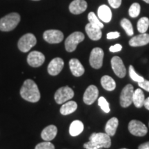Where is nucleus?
<instances>
[{"mask_svg": "<svg viewBox=\"0 0 149 149\" xmlns=\"http://www.w3.org/2000/svg\"><path fill=\"white\" fill-rule=\"evenodd\" d=\"M145 101V96L142 90L140 88L134 91L133 96V102L137 108H141L144 106Z\"/></svg>", "mask_w": 149, "mask_h": 149, "instance_id": "21", "label": "nucleus"}, {"mask_svg": "<svg viewBox=\"0 0 149 149\" xmlns=\"http://www.w3.org/2000/svg\"><path fill=\"white\" fill-rule=\"evenodd\" d=\"M44 40L49 44H58L64 40V34L58 30H48L43 35Z\"/></svg>", "mask_w": 149, "mask_h": 149, "instance_id": "10", "label": "nucleus"}, {"mask_svg": "<svg viewBox=\"0 0 149 149\" xmlns=\"http://www.w3.org/2000/svg\"><path fill=\"white\" fill-rule=\"evenodd\" d=\"M45 61V56L39 51H32L29 53L27 57V62L32 67H40L44 64Z\"/></svg>", "mask_w": 149, "mask_h": 149, "instance_id": "12", "label": "nucleus"}, {"mask_svg": "<svg viewBox=\"0 0 149 149\" xmlns=\"http://www.w3.org/2000/svg\"><path fill=\"white\" fill-rule=\"evenodd\" d=\"M134 88L132 84H127L122 89L120 95V105L126 108L133 103Z\"/></svg>", "mask_w": 149, "mask_h": 149, "instance_id": "8", "label": "nucleus"}, {"mask_svg": "<svg viewBox=\"0 0 149 149\" xmlns=\"http://www.w3.org/2000/svg\"><path fill=\"white\" fill-rule=\"evenodd\" d=\"M144 106L147 110H149V97L148 98L145 99Z\"/></svg>", "mask_w": 149, "mask_h": 149, "instance_id": "38", "label": "nucleus"}, {"mask_svg": "<svg viewBox=\"0 0 149 149\" xmlns=\"http://www.w3.org/2000/svg\"><path fill=\"white\" fill-rule=\"evenodd\" d=\"M101 84L105 90L113 91L116 88V83L113 78L109 75H104L101 79Z\"/></svg>", "mask_w": 149, "mask_h": 149, "instance_id": "25", "label": "nucleus"}, {"mask_svg": "<svg viewBox=\"0 0 149 149\" xmlns=\"http://www.w3.org/2000/svg\"><path fill=\"white\" fill-rule=\"evenodd\" d=\"M20 95L24 100L35 103L40 100V93L38 86L32 79H26L20 90Z\"/></svg>", "mask_w": 149, "mask_h": 149, "instance_id": "2", "label": "nucleus"}, {"mask_svg": "<svg viewBox=\"0 0 149 149\" xmlns=\"http://www.w3.org/2000/svg\"><path fill=\"white\" fill-rule=\"evenodd\" d=\"M20 22V15L17 13H12L0 19V31H11L14 30Z\"/></svg>", "mask_w": 149, "mask_h": 149, "instance_id": "3", "label": "nucleus"}, {"mask_svg": "<svg viewBox=\"0 0 149 149\" xmlns=\"http://www.w3.org/2000/svg\"><path fill=\"white\" fill-rule=\"evenodd\" d=\"M73 97V90L68 86H64L59 88L58 90L56 91L54 98H55V100L57 102V104H61L65 103L66 101L71 100Z\"/></svg>", "mask_w": 149, "mask_h": 149, "instance_id": "6", "label": "nucleus"}, {"mask_svg": "<svg viewBox=\"0 0 149 149\" xmlns=\"http://www.w3.org/2000/svg\"><path fill=\"white\" fill-rule=\"evenodd\" d=\"M140 5L138 3H133L129 8L128 14H129L130 17H138L139 13H140Z\"/></svg>", "mask_w": 149, "mask_h": 149, "instance_id": "29", "label": "nucleus"}, {"mask_svg": "<svg viewBox=\"0 0 149 149\" xmlns=\"http://www.w3.org/2000/svg\"><path fill=\"white\" fill-rule=\"evenodd\" d=\"M90 141L84 144L86 149L109 148L111 146V137L107 133H93L89 137Z\"/></svg>", "mask_w": 149, "mask_h": 149, "instance_id": "1", "label": "nucleus"}, {"mask_svg": "<svg viewBox=\"0 0 149 149\" xmlns=\"http://www.w3.org/2000/svg\"><path fill=\"white\" fill-rule=\"evenodd\" d=\"M121 149H127V148H121Z\"/></svg>", "mask_w": 149, "mask_h": 149, "instance_id": "41", "label": "nucleus"}, {"mask_svg": "<svg viewBox=\"0 0 149 149\" xmlns=\"http://www.w3.org/2000/svg\"><path fill=\"white\" fill-rule=\"evenodd\" d=\"M77 109V104L75 102L70 101L63 104L60 109V113L63 115H68L74 113Z\"/></svg>", "mask_w": 149, "mask_h": 149, "instance_id": "24", "label": "nucleus"}, {"mask_svg": "<svg viewBox=\"0 0 149 149\" xmlns=\"http://www.w3.org/2000/svg\"><path fill=\"white\" fill-rule=\"evenodd\" d=\"M122 49V46L120 45V44H117L114 46H112L110 47L109 50L110 51L112 52V53H116V52L120 51Z\"/></svg>", "mask_w": 149, "mask_h": 149, "instance_id": "35", "label": "nucleus"}, {"mask_svg": "<svg viewBox=\"0 0 149 149\" xmlns=\"http://www.w3.org/2000/svg\"><path fill=\"white\" fill-rule=\"evenodd\" d=\"M109 4L113 8H117L121 6L122 0H108Z\"/></svg>", "mask_w": 149, "mask_h": 149, "instance_id": "33", "label": "nucleus"}, {"mask_svg": "<svg viewBox=\"0 0 149 149\" xmlns=\"http://www.w3.org/2000/svg\"><path fill=\"white\" fill-rule=\"evenodd\" d=\"M84 130L83 123L79 120H74L71 123L69 128L70 135L72 137H75L81 134Z\"/></svg>", "mask_w": 149, "mask_h": 149, "instance_id": "23", "label": "nucleus"}, {"mask_svg": "<svg viewBox=\"0 0 149 149\" xmlns=\"http://www.w3.org/2000/svg\"><path fill=\"white\" fill-rule=\"evenodd\" d=\"M111 66L115 74L118 77L123 78L126 74V69L122 59L118 56H115L111 59Z\"/></svg>", "mask_w": 149, "mask_h": 149, "instance_id": "11", "label": "nucleus"}, {"mask_svg": "<svg viewBox=\"0 0 149 149\" xmlns=\"http://www.w3.org/2000/svg\"><path fill=\"white\" fill-rule=\"evenodd\" d=\"M149 26V19L143 17L137 22V30L140 33H146Z\"/></svg>", "mask_w": 149, "mask_h": 149, "instance_id": "26", "label": "nucleus"}, {"mask_svg": "<svg viewBox=\"0 0 149 149\" xmlns=\"http://www.w3.org/2000/svg\"><path fill=\"white\" fill-rule=\"evenodd\" d=\"M88 19L89 23L92 24V25L94 26L100 28V29H102V28H104V24L100 21V19H99L96 16V15L93 12H91L90 13L88 14Z\"/></svg>", "mask_w": 149, "mask_h": 149, "instance_id": "28", "label": "nucleus"}, {"mask_svg": "<svg viewBox=\"0 0 149 149\" xmlns=\"http://www.w3.org/2000/svg\"><path fill=\"white\" fill-rule=\"evenodd\" d=\"M149 44V34L141 33L131 38L129 41V45L133 47L145 46Z\"/></svg>", "mask_w": 149, "mask_h": 149, "instance_id": "16", "label": "nucleus"}, {"mask_svg": "<svg viewBox=\"0 0 149 149\" xmlns=\"http://www.w3.org/2000/svg\"><path fill=\"white\" fill-rule=\"evenodd\" d=\"M33 1H39V0H33Z\"/></svg>", "mask_w": 149, "mask_h": 149, "instance_id": "40", "label": "nucleus"}, {"mask_svg": "<svg viewBox=\"0 0 149 149\" xmlns=\"http://www.w3.org/2000/svg\"><path fill=\"white\" fill-rule=\"evenodd\" d=\"M35 149H55V146L50 141H46L37 144Z\"/></svg>", "mask_w": 149, "mask_h": 149, "instance_id": "32", "label": "nucleus"}, {"mask_svg": "<svg viewBox=\"0 0 149 149\" xmlns=\"http://www.w3.org/2000/svg\"><path fill=\"white\" fill-rule=\"evenodd\" d=\"M129 75L132 80H133L134 81H136V82L137 83L141 82V81H143L144 80V77L139 75V74L135 72V70L134 69L133 66H132V65H130L129 66Z\"/></svg>", "mask_w": 149, "mask_h": 149, "instance_id": "30", "label": "nucleus"}, {"mask_svg": "<svg viewBox=\"0 0 149 149\" xmlns=\"http://www.w3.org/2000/svg\"><path fill=\"white\" fill-rule=\"evenodd\" d=\"M64 66V62L60 57L52 59L48 66V72L51 75H57L61 71Z\"/></svg>", "mask_w": 149, "mask_h": 149, "instance_id": "14", "label": "nucleus"}, {"mask_svg": "<svg viewBox=\"0 0 149 149\" xmlns=\"http://www.w3.org/2000/svg\"><path fill=\"white\" fill-rule=\"evenodd\" d=\"M138 84L139 86V87H141V88H143L144 90L148 91L149 92V81L148 80H144L141 82L138 83Z\"/></svg>", "mask_w": 149, "mask_h": 149, "instance_id": "34", "label": "nucleus"}, {"mask_svg": "<svg viewBox=\"0 0 149 149\" xmlns=\"http://www.w3.org/2000/svg\"><path fill=\"white\" fill-rule=\"evenodd\" d=\"M143 1H144L147 3H149V0H143Z\"/></svg>", "mask_w": 149, "mask_h": 149, "instance_id": "39", "label": "nucleus"}, {"mask_svg": "<svg viewBox=\"0 0 149 149\" xmlns=\"http://www.w3.org/2000/svg\"><path fill=\"white\" fill-rule=\"evenodd\" d=\"M104 51L100 48H95L91 51L90 55V62L91 66L93 68L99 69L103 65V59H104Z\"/></svg>", "mask_w": 149, "mask_h": 149, "instance_id": "7", "label": "nucleus"}, {"mask_svg": "<svg viewBox=\"0 0 149 149\" xmlns=\"http://www.w3.org/2000/svg\"><path fill=\"white\" fill-rule=\"evenodd\" d=\"M98 104L100 106L101 109L106 113H108L110 112V107L109 102L106 100L104 97H100L98 100Z\"/></svg>", "mask_w": 149, "mask_h": 149, "instance_id": "31", "label": "nucleus"}, {"mask_svg": "<svg viewBox=\"0 0 149 149\" xmlns=\"http://www.w3.org/2000/svg\"><path fill=\"white\" fill-rule=\"evenodd\" d=\"M120 24L122 27L124 29V31H126V34H127L128 36H133V35L134 34L133 27L131 22H130V20H128V19L126 18H124L123 19H122Z\"/></svg>", "mask_w": 149, "mask_h": 149, "instance_id": "27", "label": "nucleus"}, {"mask_svg": "<svg viewBox=\"0 0 149 149\" xmlns=\"http://www.w3.org/2000/svg\"><path fill=\"white\" fill-rule=\"evenodd\" d=\"M128 130L132 135L138 137H143L146 135L148 128L140 121L132 120L128 124Z\"/></svg>", "mask_w": 149, "mask_h": 149, "instance_id": "9", "label": "nucleus"}, {"mask_svg": "<svg viewBox=\"0 0 149 149\" xmlns=\"http://www.w3.org/2000/svg\"><path fill=\"white\" fill-rule=\"evenodd\" d=\"M37 43V39L32 33H27L19 39L18 42V48L19 51L23 53H27L35 46Z\"/></svg>", "mask_w": 149, "mask_h": 149, "instance_id": "4", "label": "nucleus"}, {"mask_svg": "<svg viewBox=\"0 0 149 149\" xmlns=\"http://www.w3.org/2000/svg\"><path fill=\"white\" fill-rule=\"evenodd\" d=\"M148 125H149V123H148Z\"/></svg>", "mask_w": 149, "mask_h": 149, "instance_id": "42", "label": "nucleus"}, {"mask_svg": "<svg viewBox=\"0 0 149 149\" xmlns=\"http://www.w3.org/2000/svg\"><path fill=\"white\" fill-rule=\"evenodd\" d=\"M87 2L85 0H74L69 6V10L74 15H79L82 13L86 10Z\"/></svg>", "mask_w": 149, "mask_h": 149, "instance_id": "15", "label": "nucleus"}, {"mask_svg": "<svg viewBox=\"0 0 149 149\" xmlns=\"http://www.w3.org/2000/svg\"><path fill=\"white\" fill-rule=\"evenodd\" d=\"M85 30L88 37L91 40L97 41L101 39L102 33L101 29H100V28L94 26L92 24L88 23L86 26Z\"/></svg>", "mask_w": 149, "mask_h": 149, "instance_id": "18", "label": "nucleus"}, {"mask_svg": "<svg viewBox=\"0 0 149 149\" xmlns=\"http://www.w3.org/2000/svg\"><path fill=\"white\" fill-rule=\"evenodd\" d=\"M138 149H149V141H147V142L141 144L138 147Z\"/></svg>", "mask_w": 149, "mask_h": 149, "instance_id": "37", "label": "nucleus"}, {"mask_svg": "<svg viewBox=\"0 0 149 149\" xmlns=\"http://www.w3.org/2000/svg\"><path fill=\"white\" fill-rule=\"evenodd\" d=\"M119 121L116 117H112L108 121L107 125L105 126V132L110 137L113 136L116 133V130L118 126Z\"/></svg>", "mask_w": 149, "mask_h": 149, "instance_id": "22", "label": "nucleus"}, {"mask_svg": "<svg viewBox=\"0 0 149 149\" xmlns=\"http://www.w3.org/2000/svg\"><path fill=\"white\" fill-rule=\"evenodd\" d=\"M99 18L105 23H109L112 19V12L111 8L107 5H102L99 7L97 11Z\"/></svg>", "mask_w": 149, "mask_h": 149, "instance_id": "19", "label": "nucleus"}, {"mask_svg": "<svg viewBox=\"0 0 149 149\" xmlns=\"http://www.w3.org/2000/svg\"><path fill=\"white\" fill-rule=\"evenodd\" d=\"M99 95V91L95 86L91 85L86 90L84 94V102L87 105H91L97 99Z\"/></svg>", "mask_w": 149, "mask_h": 149, "instance_id": "13", "label": "nucleus"}, {"mask_svg": "<svg viewBox=\"0 0 149 149\" xmlns=\"http://www.w3.org/2000/svg\"><path fill=\"white\" fill-rule=\"evenodd\" d=\"M120 36V34L119 32H111L107 34L108 40H113V39H117Z\"/></svg>", "mask_w": 149, "mask_h": 149, "instance_id": "36", "label": "nucleus"}, {"mask_svg": "<svg viewBox=\"0 0 149 149\" xmlns=\"http://www.w3.org/2000/svg\"><path fill=\"white\" fill-rule=\"evenodd\" d=\"M70 71L75 77H80L84 73V68L77 59H71L69 61Z\"/></svg>", "mask_w": 149, "mask_h": 149, "instance_id": "17", "label": "nucleus"}, {"mask_svg": "<svg viewBox=\"0 0 149 149\" xmlns=\"http://www.w3.org/2000/svg\"><path fill=\"white\" fill-rule=\"evenodd\" d=\"M57 133V128L55 125H50L42 130L41 137L44 141H50L55 139Z\"/></svg>", "mask_w": 149, "mask_h": 149, "instance_id": "20", "label": "nucleus"}, {"mask_svg": "<svg viewBox=\"0 0 149 149\" xmlns=\"http://www.w3.org/2000/svg\"><path fill=\"white\" fill-rule=\"evenodd\" d=\"M85 36L81 32H74L70 34L65 41V48L68 52H73L78 44L83 42Z\"/></svg>", "mask_w": 149, "mask_h": 149, "instance_id": "5", "label": "nucleus"}]
</instances>
